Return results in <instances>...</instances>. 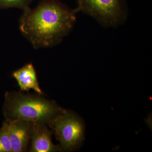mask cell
Listing matches in <instances>:
<instances>
[{"label":"cell","mask_w":152,"mask_h":152,"mask_svg":"<svg viewBox=\"0 0 152 152\" xmlns=\"http://www.w3.org/2000/svg\"><path fill=\"white\" fill-rule=\"evenodd\" d=\"M23 11L19 29L35 49L61 43L73 28L77 13L59 0H42L35 8Z\"/></svg>","instance_id":"obj_1"},{"label":"cell","mask_w":152,"mask_h":152,"mask_svg":"<svg viewBox=\"0 0 152 152\" xmlns=\"http://www.w3.org/2000/svg\"><path fill=\"white\" fill-rule=\"evenodd\" d=\"M3 111L8 123L23 121L35 125L50 126L54 120L65 110L54 101L45 99L42 95L12 91L6 93Z\"/></svg>","instance_id":"obj_2"},{"label":"cell","mask_w":152,"mask_h":152,"mask_svg":"<svg viewBox=\"0 0 152 152\" xmlns=\"http://www.w3.org/2000/svg\"><path fill=\"white\" fill-rule=\"evenodd\" d=\"M77 12H81L95 19L104 27L116 28L127 18L123 0H76Z\"/></svg>","instance_id":"obj_3"},{"label":"cell","mask_w":152,"mask_h":152,"mask_svg":"<svg viewBox=\"0 0 152 152\" xmlns=\"http://www.w3.org/2000/svg\"><path fill=\"white\" fill-rule=\"evenodd\" d=\"M57 138L60 142L61 149H75L83 138V126L80 120L71 112L65 110L52 123Z\"/></svg>","instance_id":"obj_4"},{"label":"cell","mask_w":152,"mask_h":152,"mask_svg":"<svg viewBox=\"0 0 152 152\" xmlns=\"http://www.w3.org/2000/svg\"><path fill=\"white\" fill-rule=\"evenodd\" d=\"M8 124L12 152L26 151L35 125L23 121H12Z\"/></svg>","instance_id":"obj_5"},{"label":"cell","mask_w":152,"mask_h":152,"mask_svg":"<svg viewBox=\"0 0 152 152\" xmlns=\"http://www.w3.org/2000/svg\"><path fill=\"white\" fill-rule=\"evenodd\" d=\"M53 132L47 125H34L31 137V152H54L61 150L60 146L52 142Z\"/></svg>","instance_id":"obj_6"},{"label":"cell","mask_w":152,"mask_h":152,"mask_svg":"<svg viewBox=\"0 0 152 152\" xmlns=\"http://www.w3.org/2000/svg\"><path fill=\"white\" fill-rule=\"evenodd\" d=\"M13 77L15 79L21 91H28L34 90L38 94L42 95L38 82L35 69L31 63H29L15 71Z\"/></svg>","instance_id":"obj_7"},{"label":"cell","mask_w":152,"mask_h":152,"mask_svg":"<svg viewBox=\"0 0 152 152\" xmlns=\"http://www.w3.org/2000/svg\"><path fill=\"white\" fill-rule=\"evenodd\" d=\"M8 126V123L5 121L0 129V152H12Z\"/></svg>","instance_id":"obj_8"},{"label":"cell","mask_w":152,"mask_h":152,"mask_svg":"<svg viewBox=\"0 0 152 152\" xmlns=\"http://www.w3.org/2000/svg\"><path fill=\"white\" fill-rule=\"evenodd\" d=\"M33 0H0V7L4 8H16L24 10L29 7Z\"/></svg>","instance_id":"obj_9"}]
</instances>
